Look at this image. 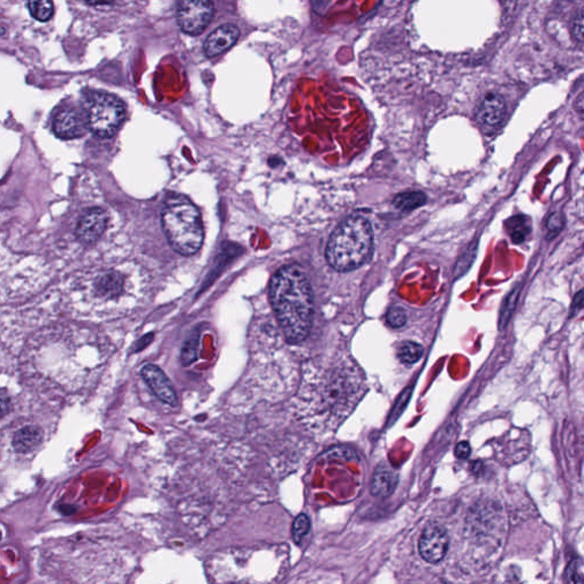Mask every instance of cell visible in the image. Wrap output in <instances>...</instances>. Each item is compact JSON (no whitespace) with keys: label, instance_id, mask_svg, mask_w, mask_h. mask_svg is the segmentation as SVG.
I'll return each mask as SVG.
<instances>
[{"label":"cell","instance_id":"15","mask_svg":"<svg viewBox=\"0 0 584 584\" xmlns=\"http://www.w3.org/2000/svg\"><path fill=\"white\" fill-rule=\"evenodd\" d=\"M427 197L423 192H405L394 199V206L401 211H411L426 204Z\"/></svg>","mask_w":584,"mask_h":584},{"label":"cell","instance_id":"10","mask_svg":"<svg viewBox=\"0 0 584 584\" xmlns=\"http://www.w3.org/2000/svg\"><path fill=\"white\" fill-rule=\"evenodd\" d=\"M507 112V105L501 95L490 93L485 95L476 111L477 121L486 128H494L501 124Z\"/></svg>","mask_w":584,"mask_h":584},{"label":"cell","instance_id":"18","mask_svg":"<svg viewBox=\"0 0 584 584\" xmlns=\"http://www.w3.org/2000/svg\"><path fill=\"white\" fill-rule=\"evenodd\" d=\"M423 354V346L413 341H405L399 348V359L404 364H413L418 362Z\"/></svg>","mask_w":584,"mask_h":584},{"label":"cell","instance_id":"20","mask_svg":"<svg viewBox=\"0 0 584 584\" xmlns=\"http://www.w3.org/2000/svg\"><path fill=\"white\" fill-rule=\"evenodd\" d=\"M122 286V279L118 274H107L98 282V290L104 295H117Z\"/></svg>","mask_w":584,"mask_h":584},{"label":"cell","instance_id":"16","mask_svg":"<svg viewBox=\"0 0 584 584\" xmlns=\"http://www.w3.org/2000/svg\"><path fill=\"white\" fill-rule=\"evenodd\" d=\"M27 8L36 21H49L54 15L53 0H27Z\"/></svg>","mask_w":584,"mask_h":584},{"label":"cell","instance_id":"19","mask_svg":"<svg viewBox=\"0 0 584 584\" xmlns=\"http://www.w3.org/2000/svg\"><path fill=\"white\" fill-rule=\"evenodd\" d=\"M520 290H522V286H515L514 289L511 290L510 293L507 296V298L505 299V303L502 305L501 313H500V328H505L507 326L511 315L514 313L515 307L517 305Z\"/></svg>","mask_w":584,"mask_h":584},{"label":"cell","instance_id":"9","mask_svg":"<svg viewBox=\"0 0 584 584\" xmlns=\"http://www.w3.org/2000/svg\"><path fill=\"white\" fill-rule=\"evenodd\" d=\"M54 133L62 140H73L81 136L85 131V116L73 107H63L60 109L54 119Z\"/></svg>","mask_w":584,"mask_h":584},{"label":"cell","instance_id":"5","mask_svg":"<svg viewBox=\"0 0 584 584\" xmlns=\"http://www.w3.org/2000/svg\"><path fill=\"white\" fill-rule=\"evenodd\" d=\"M213 15L211 0H180L177 18L182 30L192 36H198L209 25Z\"/></svg>","mask_w":584,"mask_h":584},{"label":"cell","instance_id":"22","mask_svg":"<svg viewBox=\"0 0 584 584\" xmlns=\"http://www.w3.org/2000/svg\"><path fill=\"white\" fill-rule=\"evenodd\" d=\"M386 321L392 328H401L406 324L408 321V315L405 312L404 308L399 307V306H394L390 307L386 314Z\"/></svg>","mask_w":584,"mask_h":584},{"label":"cell","instance_id":"11","mask_svg":"<svg viewBox=\"0 0 584 584\" xmlns=\"http://www.w3.org/2000/svg\"><path fill=\"white\" fill-rule=\"evenodd\" d=\"M239 36L240 32L235 25H222L208 36L204 43V52L209 58L222 54L237 43Z\"/></svg>","mask_w":584,"mask_h":584},{"label":"cell","instance_id":"21","mask_svg":"<svg viewBox=\"0 0 584 584\" xmlns=\"http://www.w3.org/2000/svg\"><path fill=\"white\" fill-rule=\"evenodd\" d=\"M310 529V520L307 515L300 514L292 524V538L297 545H300L305 536H307Z\"/></svg>","mask_w":584,"mask_h":584},{"label":"cell","instance_id":"27","mask_svg":"<svg viewBox=\"0 0 584 584\" xmlns=\"http://www.w3.org/2000/svg\"><path fill=\"white\" fill-rule=\"evenodd\" d=\"M582 305H583V297H582V291L578 292V295L575 296L574 303L572 305V314L578 313V310H581Z\"/></svg>","mask_w":584,"mask_h":584},{"label":"cell","instance_id":"29","mask_svg":"<svg viewBox=\"0 0 584 584\" xmlns=\"http://www.w3.org/2000/svg\"><path fill=\"white\" fill-rule=\"evenodd\" d=\"M89 5H93V6H98V5H109V4H112L114 0H86Z\"/></svg>","mask_w":584,"mask_h":584},{"label":"cell","instance_id":"12","mask_svg":"<svg viewBox=\"0 0 584 584\" xmlns=\"http://www.w3.org/2000/svg\"><path fill=\"white\" fill-rule=\"evenodd\" d=\"M399 483V476L396 474L390 465H378L374 470L373 477L371 481L372 496L385 499L392 496Z\"/></svg>","mask_w":584,"mask_h":584},{"label":"cell","instance_id":"4","mask_svg":"<svg viewBox=\"0 0 584 584\" xmlns=\"http://www.w3.org/2000/svg\"><path fill=\"white\" fill-rule=\"evenodd\" d=\"M84 116L93 134L107 138L116 134L125 120V105L113 95L96 93L89 98Z\"/></svg>","mask_w":584,"mask_h":584},{"label":"cell","instance_id":"25","mask_svg":"<svg viewBox=\"0 0 584 584\" xmlns=\"http://www.w3.org/2000/svg\"><path fill=\"white\" fill-rule=\"evenodd\" d=\"M472 453V447L468 442H461L456 447V456L458 459L465 460Z\"/></svg>","mask_w":584,"mask_h":584},{"label":"cell","instance_id":"26","mask_svg":"<svg viewBox=\"0 0 584 584\" xmlns=\"http://www.w3.org/2000/svg\"><path fill=\"white\" fill-rule=\"evenodd\" d=\"M11 409V399L5 392H0V419L5 417Z\"/></svg>","mask_w":584,"mask_h":584},{"label":"cell","instance_id":"8","mask_svg":"<svg viewBox=\"0 0 584 584\" xmlns=\"http://www.w3.org/2000/svg\"><path fill=\"white\" fill-rule=\"evenodd\" d=\"M107 224V213L100 208H91L82 213L76 234L84 244H94L102 237Z\"/></svg>","mask_w":584,"mask_h":584},{"label":"cell","instance_id":"6","mask_svg":"<svg viewBox=\"0 0 584 584\" xmlns=\"http://www.w3.org/2000/svg\"><path fill=\"white\" fill-rule=\"evenodd\" d=\"M449 549V536L441 525H430L423 531L419 540V552L430 564L444 559Z\"/></svg>","mask_w":584,"mask_h":584},{"label":"cell","instance_id":"23","mask_svg":"<svg viewBox=\"0 0 584 584\" xmlns=\"http://www.w3.org/2000/svg\"><path fill=\"white\" fill-rule=\"evenodd\" d=\"M583 8H578V12L575 13L572 23H571V31H572L573 36L578 44H583Z\"/></svg>","mask_w":584,"mask_h":584},{"label":"cell","instance_id":"13","mask_svg":"<svg viewBox=\"0 0 584 584\" xmlns=\"http://www.w3.org/2000/svg\"><path fill=\"white\" fill-rule=\"evenodd\" d=\"M44 432L36 426H27L18 430L13 439V446L20 453H27L36 449L43 441Z\"/></svg>","mask_w":584,"mask_h":584},{"label":"cell","instance_id":"28","mask_svg":"<svg viewBox=\"0 0 584 584\" xmlns=\"http://www.w3.org/2000/svg\"><path fill=\"white\" fill-rule=\"evenodd\" d=\"M152 333H151V335H147L145 336V337L142 338V339H140V340L138 341V346H137L138 347V348H137L136 350H143L144 347L147 346V345H149L150 343L152 341Z\"/></svg>","mask_w":584,"mask_h":584},{"label":"cell","instance_id":"1","mask_svg":"<svg viewBox=\"0 0 584 584\" xmlns=\"http://www.w3.org/2000/svg\"><path fill=\"white\" fill-rule=\"evenodd\" d=\"M272 306L284 337L298 344L313 324V293L307 277L298 265H286L274 274L270 286Z\"/></svg>","mask_w":584,"mask_h":584},{"label":"cell","instance_id":"17","mask_svg":"<svg viewBox=\"0 0 584 584\" xmlns=\"http://www.w3.org/2000/svg\"><path fill=\"white\" fill-rule=\"evenodd\" d=\"M199 339H200V333L199 331H194L185 341L182 348V353H180V363L182 366H189L192 363L195 362V359L198 357Z\"/></svg>","mask_w":584,"mask_h":584},{"label":"cell","instance_id":"14","mask_svg":"<svg viewBox=\"0 0 584 584\" xmlns=\"http://www.w3.org/2000/svg\"><path fill=\"white\" fill-rule=\"evenodd\" d=\"M509 235L515 244H522L531 232V223L529 217L524 215L512 217L507 222Z\"/></svg>","mask_w":584,"mask_h":584},{"label":"cell","instance_id":"2","mask_svg":"<svg viewBox=\"0 0 584 584\" xmlns=\"http://www.w3.org/2000/svg\"><path fill=\"white\" fill-rule=\"evenodd\" d=\"M373 249V234L368 219L350 216L332 233L326 260L339 272L353 271L368 262Z\"/></svg>","mask_w":584,"mask_h":584},{"label":"cell","instance_id":"24","mask_svg":"<svg viewBox=\"0 0 584 584\" xmlns=\"http://www.w3.org/2000/svg\"><path fill=\"white\" fill-rule=\"evenodd\" d=\"M564 223H565V219H564V217L560 213H552L549 217V219H548V231H549V233H552V234H558L563 230Z\"/></svg>","mask_w":584,"mask_h":584},{"label":"cell","instance_id":"3","mask_svg":"<svg viewBox=\"0 0 584 584\" xmlns=\"http://www.w3.org/2000/svg\"><path fill=\"white\" fill-rule=\"evenodd\" d=\"M162 228L171 248L182 255H194L204 242L200 213L184 195L166 199L161 213Z\"/></svg>","mask_w":584,"mask_h":584},{"label":"cell","instance_id":"30","mask_svg":"<svg viewBox=\"0 0 584 584\" xmlns=\"http://www.w3.org/2000/svg\"><path fill=\"white\" fill-rule=\"evenodd\" d=\"M0 538H1V533H0Z\"/></svg>","mask_w":584,"mask_h":584},{"label":"cell","instance_id":"7","mask_svg":"<svg viewBox=\"0 0 584 584\" xmlns=\"http://www.w3.org/2000/svg\"><path fill=\"white\" fill-rule=\"evenodd\" d=\"M140 376L150 390L162 403L173 408L177 406L176 392L161 369L154 364H145L140 370Z\"/></svg>","mask_w":584,"mask_h":584}]
</instances>
